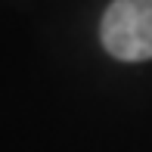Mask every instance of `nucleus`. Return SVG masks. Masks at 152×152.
<instances>
[{
    "label": "nucleus",
    "mask_w": 152,
    "mask_h": 152,
    "mask_svg": "<svg viewBox=\"0 0 152 152\" xmlns=\"http://www.w3.org/2000/svg\"><path fill=\"white\" fill-rule=\"evenodd\" d=\"M99 44L118 62H149L152 0H112L99 19Z\"/></svg>",
    "instance_id": "nucleus-1"
}]
</instances>
